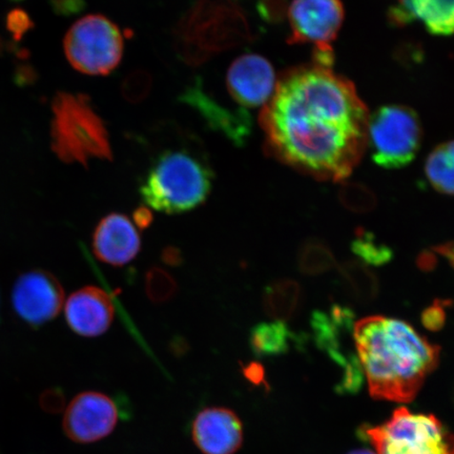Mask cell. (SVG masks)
<instances>
[{"label":"cell","mask_w":454,"mask_h":454,"mask_svg":"<svg viewBox=\"0 0 454 454\" xmlns=\"http://www.w3.org/2000/svg\"><path fill=\"white\" fill-rule=\"evenodd\" d=\"M348 454H376V453H373L372 451L367 450H360L351 451Z\"/></svg>","instance_id":"cell-36"},{"label":"cell","mask_w":454,"mask_h":454,"mask_svg":"<svg viewBox=\"0 0 454 454\" xmlns=\"http://www.w3.org/2000/svg\"><path fill=\"white\" fill-rule=\"evenodd\" d=\"M425 174L436 192L454 196V141L445 142L430 153Z\"/></svg>","instance_id":"cell-21"},{"label":"cell","mask_w":454,"mask_h":454,"mask_svg":"<svg viewBox=\"0 0 454 454\" xmlns=\"http://www.w3.org/2000/svg\"><path fill=\"white\" fill-rule=\"evenodd\" d=\"M141 240L127 215L113 213L102 218L93 235V251L102 262L122 266L140 252Z\"/></svg>","instance_id":"cell-15"},{"label":"cell","mask_w":454,"mask_h":454,"mask_svg":"<svg viewBox=\"0 0 454 454\" xmlns=\"http://www.w3.org/2000/svg\"><path fill=\"white\" fill-rule=\"evenodd\" d=\"M433 251L445 258L454 270V241L439 244L433 247Z\"/></svg>","instance_id":"cell-33"},{"label":"cell","mask_w":454,"mask_h":454,"mask_svg":"<svg viewBox=\"0 0 454 454\" xmlns=\"http://www.w3.org/2000/svg\"><path fill=\"white\" fill-rule=\"evenodd\" d=\"M416 264L419 270L429 274V272H433L438 268L439 260L436 258V254L434 251L423 249V251L418 254Z\"/></svg>","instance_id":"cell-30"},{"label":"cell","mask_w":454,"mask_h":454,"mask_svg":"<svg viewBox=\"0 0 454 454\" xmlns=\"http://www.w3.org/2000/svg\"><path fill=\"white\" fill-rule=\"evenodd\" d=\"M354 340L373 399L411 402L439 365L440 346L395 317L372 316L357 321Z\"/></svg>","instance_id":"cell-2"},{"label":"cell","mask_w":454,"mask_h":454,"mask_svg":"<svg viewBox=\"0 0 454 454\" xmlns=\"http://www.w3.org/2000/svg\"><path fill=\"white\" fill-rule=\"evenodd\" d=\"M121 413L118 401L98 391H85L67 406L62 427L70 440L90 444L112 434Z\"/></svg>","instance_id":"cell-10"},{"label":"cell","mask_w":454,"mask_h":454,"mask_svg":"<svg viewBox=\"0 0 454 454\" xmlns=\"http://www.w3.org/2000/svg\"><path fill=\"white\" fill-rule=\"evenodd\" d=\"M33 27L31 17L24 10H12L7 16L8 31L12 34L16 42H20Z\"/></svg>","instance_id":"cell-27"},{"label":"cell","mask_w":454,"mask_h":454,"mask_svg":"<svg viewBox=\"0 0 454 454\" xmlns=\"http://www.w3.org/2000/svg\"><path fill=\"white\" fill-rule=\"evenodd\" d=\"M243 374L252 384L262 385L265 383L264 368L259 363H251V364L243 366Z\"/></svg>","instance_id":"cell-31"},{"label":"cell","mask_w":454,"mask_h":454,"mask_svg":"<svg viewBox=\"0 0 454 454\" xmlns=\"http://www.w3.org/2000/svg\"><path fill=\"white\" fill-rule=\"evenodd\" d=\"M298 269L306 276L325 274L336 266V258L325 241L310 238L303 242L298 252Z\"/></svg>","instance_id":"cell-22"},{"label":"cell","mask_w":454,"mask_h":454,"mask_svg":"<svg viewBox=\"0 0 454 454\" xmlns=\"http://www.w3.org/2000/svg\"><path fill=\"white\" fill-rule=\"evenodd\" d=\"M11 299L20 319L27 325L39 327L60 314L65 306V291L51 272L34 270L19 277Z\"/></svg>","instance_id":"cell-9"},{"label":"cell","mask_w":454,"mask_h":454,"mask_svg":"<svg viewBox=\"0 0 454 454\" xmlns=\"http://www.w3.org/2000/svg\"><path fill=\"white\" fill-rule=\"evenodd\" d=\"M65 52L74 69L90 76L109 75L121 64L124 38L104 15L83 17L67 33Z\"/></svg>","instance_id":"cell-7"},{"label":"cell","mask_w":454,"mask_h":454,"mask_svg":"<svg viewBox=\"0 0 454 454\" xmlns=\"http://www.w3.org/2000/svg\"><path fill=\"white\" fill-rule=\"evenodd\" d=\"M114 305L104 289L87 286L73 293L65 304L67 325L78 336H101L110 328L114 320Z\"/></svg>","instance_id":"cell-14"},{"label":"cell","mask_w":454,"mask_h":454,"mask_svg":"<svg viewBox=\"0 0 454 454\" xmlns=\"http://www.w3.org/2000/svg\"><path fill=\"white\" fill-rule=\"evenodd\" d=\"M452 304L453 302L450 300H434V302L422 312L421 321L423 326L433 333L442 331L446 325V308Z\"/></svg>","instance_id":"cell-26"},{"label":"cell","mask_w":454,"mask_h":454,"mask_svg":"<svg viewBox=\"0 0 454 454\" xmlns=\"http://www.w3.org/2000/svg\"><path fill=\"white\" fill-rule=\"evenodd\" d=\"M150 77L145 73L134 74L129 76L126 83H124L123 92L129 100H138L144 98L149 92Z\"/></svg>","instance_id":"cell-28"},{"label":"cell","mask_w":454,"mask_h":454,"mask_svg":"<svg viewBox=\"0 0 454 454\" xmlns=\"http://www.w3.org/2000/svg\"><path fill=\"white\" fill-rule=\"evenodd\" d=\"M377 454H454V434L433 414L400 407L387 422L366 429Z\"/></svg>","instance_id":"cell-5"},{"label":"cell","mask_w":454,"mask_h":454,"mask_svg":"<svg viewBox=\"0 0 454 454\" xmlns=\"http://www.w3.org/2000/svg\"><path fill=\"white\" fill-rule=\"evenodd\" d=\"M422 138L421 121L411 107L385 106L369 116L367 146L379 167L394 169L408 166L416 158Z\"/></svg>","instance_id":"cell-6"},{"label":"cell","mask_w":454,"mask_h":454,"mask_svg":"<svg viewBox=\"0 0 454 454\" xmlns=\"http://www.w3.org/2000/svg\"><path fill=\"white\" fill-rule=\"evenodd\" d=\"M391 17L401 25L422 21L434 35L454 34V0H400Z\"/></svg>","instance_id":"cell-16"},{"label":"cell","mask_w":454,"mask_h":454,"mask_svg":"<svg viewBox=\"0 0 454 454\" xmlns=\"http://www.w3.org/2000/svg\"><path fill=\"white\" fill-rule=\"evenodd\" d=\"M145 293L153 303H166L177 293V282L167 270L152 268L145 274Z\"/></svg>","instance_id":"cell-24"},{"label":"cell","mask_w":454,"mask_h":454,"mask_svg":"<svg viewBox=\"0 0 454 454\" xmlns=\"http://www.w3.org/2000/svg\"><path fill=\"white\" fill-rule=\"evenodd\" d=\"M213 180L211 167L194 153L169 150L152 163L139 192L142 200L155 211L181 214L207 201Z\"/></svg>","instance_id":"cell-3"},{"label":"cell","mask_w":454,"mask_h":454,"mask_svg":"<svg viewBox=\"0 0 454 454\" xmlns=\"http://www.w3.org/2000/svg\"><path fill=\"white\" fill-rule=\"evenodd\" d=\"M344 20L340 0H294L288 8L289 43L314 44L315 64L332 67L333 50Z\"/></svg>","instance_id":"cell-8"},{"label":"cell","mask_w":454,"mask_h":454,"mask_svg":"<svg viewBox=\"0 0 454 454\" xmlns=\"http://www.w3.org/2000/svg\"><path fill=\"white\" fill-rule=\"evenodd\" d=\"M52 9L59 15L69 16L83 8V0H51Z\"/></svg>","instance_id":"cell-29"},{"label":"cell","mask_w":454,"mask_h":454,"mask_svg":"<svg viewBox=\"0 0 454 454\" xmlns=\"http://www.w3.org/2000/svg\"><path fill=\"white\" fill-rule=\"evenodd\" d=\"M351 251L359 257L363 262L382 266L394 259V251L387 244L379 242L372 232L359 227L355 231V239L351 242Z\"/></svg>","instance_id":"cell-23"},{"label":"cell","mask_w":454,"mask_h":454,"mask_svg":"<svg viewBox=\"0 0 454 454\" xmlns=\"http://www.w3.org/2000/svg\"><path fill=\"white\" fill-rule=\"evenodd\" d=\"M355 317L353 309L340 304H333L328 311L315 310L310 317L317 348L325 351L343 372L360 363L357 355L346 344L354 336Z\"/></svg>","instance_id":"cell-12"},{"label":"cell","mask_w":454,"mask_h":454,"mask_svg":"<svg viewBox=\"0 0 454 454\" xmlns=\"http://www.w3.org/2000/svg\"><path fill=\"white\" fill-rule=\"evenodd\" d=\"M192 435L203 454H235L242 446L243 425L229 408L208 407L197 414Z\"/></svg>","instance_id":"cell-13"},{"label":"cell","mask_w":454,"mask_h":454,"mask_svg":"<svg viewBox=\"0 0 454 454\" xmlns=\"http://www.w3.org/2000/svg\"><path fill=\"white\" fill-rule=\"evenodd\" d=\"M369 115L355 85L332 67H294L260 114L265 152L317 180L348 178L367 149Z\"/></svg>","instance_id":"cell-1"},{"label":"cell","mask_w":454,"mask_h":454,"mask_svg":"<svg viewBox=\"0 0 454 454\" xmlns=\"http://www.w3.org/2000/svg\"><path fill=\"white\" fill-rule=\"evenodd\" d=\"M248 340L253 354L258 357L286 355L292 345L302 344V337L297 336L282 321L259 323L252 328Z\"/></svg>","instance_id":"cell-17"},{"label":"cell","mask_w":454,"mask_h":454,"mask_svg":"<svg viewBox=\"0 0 454 454\" xmlns=\"http://www.w3.org/2000/svg\"><path fill=\"white\" fill-rule=\"evenodd\" d=\"M24 70L19 73V76H17V82L26 83L28 81H32L34 76V72L31 69H28L27 67H22Z\"/></svg>","instance_id":"cell-35"},{"label":"cell","mask_w":454,"mask_h":454,"mask_svg":"<svg viewBox=\"0 0 454 454\" xmlns=\"http://www.w3.org/2000/svg\"><path fill=\"white\" fill-rule=\"evenodd\" d=\"M302 287L297 281L281 279L271 282L263 291L265 314L276 321L291 320L302 304Z\"/></svg>","instance_id":"cell-19"},{"label":"cell","mask_w":454,"mask_h":454,"mask_svg":"<svg viewBox=\"0 0 454 454\" xmlns=\"http://www.w3.org/2000/svg\"><path fill=\"white\" fill-rule=\"evenodd\" d=\"M185 99L199 110L206 114L207 121L212 126L223 130L231 140L237 144H242L251 129V119L247 114H232L225 109H221L217 104H213L207 96H204L200 90H192Z\"/></svg>","instance_id":"cell-18"},{"label":"cell","mask_w":454,"mask_h":454,"mask_svg":"<svg viewBox=\"0 0 454 454\" xmlns=\"http://www.w3.org/2000/svg\"><path fill=\"white\" fill-rule=\"evenodd\" d=\"M52 111L51 145L59 160L81 163L85 168L90 159L112 160L110 135L87 96L59 93Z\"/></svg>","instance_id":"cell-4"},{"label":"cell","mask_w":454,"mask_h":454,"mask_svg":"<svg viewBox=\"0 0 454 454\" xmlns=\"http://www.w3.org/2000/svg\"><path fill=\"white\" fill-rule=\"evenodd\" d=\"M276 73L270 62L257 54H246L232 62L227 72V90L244 109L264 106L274 95Z\"/></svg>","instance_id":"cell-11"},{"label":"cell","mask_w":454,"mask_h":454,"mask_svg":"<svg viewBox=\"0 0 454 454\" xmlns=\"http://www.w3.org/2000/svg\"><path fill=\"white\" fill-rule=\"evenodd\" d=\"M133 217L136 225L142 230L147 229L153 223V214L150 209L145 207L136 208Z\"/></svg>","instance_id":"cell-32"},{"label":"cell","mask_w":454,"mask_h":454,"mask_svg":"<svg viewBox=\"0 0 454 454\" xmlns=\"http://www.w3.org/2000/svg\"><path fill=\"white\" fill-rule=\"evenodd\" d=\"M162 260L164 263L170 266H177L183 263V255H181L179 249L168 247L162 252Z\"/></svg>","instance_id":"cell-34"},{"label":"cell","mask_w":454,"mask_h":454,"mask_svg":"<svg viewBox=\"0 0 454 454\" xmlns=\"http://www.w3.org/2000/svg\"><path fill=\"white\" fill-rule=\"evenodd\" d=\"M339 275L346 291L356 302L368 304L379 296V278L365 264L356 260L345 261L339 266Z\"/></svg>","instance_id":"cell-20"},{"label":"cell","mask_w":454,"mask_h":454,"mask_svg":"<svg viewBox=\"0 0 454 454\" xmlns=\"http://www.w3.org/2000/svg\"><path fill=\"white\" fill-rule=\"evenodd\" d=\"M340 204L356 214L371 213L376 208L378 199L368 187L362 184H344L339 192Z\"/></svg>","instance_id":"cell-25"}]
</instances>
